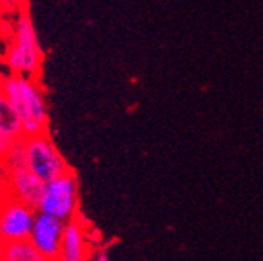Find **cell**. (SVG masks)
Returning <instances> with one entry per match:
<instances>
[{"instance_id": "1", "label": "cell", "mask_w": 263, "mask_h": 261, "mask_svg": "<svg viewBox=\"0 0 263 261\" xmlns=\"http://www.w3.org/2000/svg\"><path fill=\"white\" fill-rule=\"evenodd\" d=\"M2 94L7 97L21 117L24 136H33L47 132V104L36 77L11 74L4 80Z\"/></svg>"}, {"instance_id": "2", "label": "cell", "mask_w": 263, "mask_h": 261, "mask_svg": "<svg viewBox=\"0 0 263 261\" xmlns=\"http://www.w3.org/2000/svg\"><path fill=\"white\" fill-rule=\"evenodd\" d=\"M43 50L38 43L35 27L28 16L22 11L14 25V39L5 55V64L11 74L36 77L41 71Z\"/></svg>"}, {"instance_id": "3", "label": "cell", "mask_w": 263, "mask_h": 261, "mask_svg": "<svg viewBox=\"0 0 263 261\" xmlns=\"http://www.w3.org/2000/svg\"><path fill=\"white\" fill-rule=\"evenodd\" d=\"M22 139L27 168L44 183L72 171L47 132L33 136H24Z\"/></svg>"}, {"instance_id": "4", "label": "cell", "mask_w": 263, "mask_h": 261, "mask_svg": "<svg viewBox=\"0 0 263 261\" xmlns=\"http://www.w3.org/2000/svg\"><path fill=\"white\" fill-rule=\"evenodd\" d=\"M77 207L79 183L76 174L71 171L44 183L36 211L46 213L66 222L76 216Z\"/></svg>"}, {"instance_id": "5", "label": "cell", "mask_w": 263, "mask_h": 261, "mask_svg": "<svg viewBox=\"0 0 263 261\" xmlns=\"http://www.w3.org/2000/svg\"><path fill=\"white\" fill-rule=\"evenodd\" d=\"M63 230H64V220L49 216L46 213L36 211L28 239L43 255L44 261L60 259Z\"/></svg>"}, {"instance_id": "6", "label": "cell", "mask_w": 263, "mask_h": 261, "mask_svg": "<svg viewBox=\"0 0 263 261\" xmlns=\"http://www.w3.org/2000/svg\"><path fill=\"white\" fill-rule=\"evenodd\" d=\"M36 210L16 199L0 207V243L27 239Z\"/></svg>"}, {"instance_id": "7", "label": "cell", "mask_w": 263, "mask_h": 261, "mask_svg": "<svg viewBox=\"0 0 263 261\" xmlns=\"http://www.w3.org/2000/svg\"><path fill=\"white\" fill-rule=\"evenodd\" d=\"M7 171H8V182H10L13 199L36 210L44 189V182L33 174L27 168V165L13 166L8 168Z\"/></svg>"}, {"instance_id": "8", "label": "cell", "mask_w": 263, "mask_h": 261, "mask_svg": "<svg viewBox=\"0 0 263 261\" xmlns=\"http://www.w3.org/2000/svg\"><path fill=\"white\" fill-rule=\"evenodd\" d=\"M89 258L86 238H85V227L76 216L64 222V230L61 238L60 259L61 261H83Z\"/></svg>"}, {"instance_id": "9", "label": "cell", "mask_w": 263, "mask_h": 261, "mask_svg": "<svg viewBox=\"0 0 263 261\" xmlns=\"http://www.w3.org/2000/svg\"><path fill=\"white\" fill-rule=\"evenodd\" d=\"M0 259L2 261H44L36 247L27 239L0 243Z\"/></svg>"}, {"instance_id": "10", "label": "cell", "mask_w": 263, "mask_h": 261, "mask_svg": "<svg viewBox=\"0 0 263 261\" xmlns=\"http://www.w3.org/2000/svg\"><path fill=\"white\" fill-rule=\"evenodd\" d=\"M0 133H5L14 139L24 138L21 117L4 94H0Z\"/></svg>"}, {"instance_id": "11", "label": "cell", "mask_w": 263, "mask_h": 261, "mask_svg": "<svg viewBox=\"0 0 263 261\" xmlns=\"http://www.w3.org/2000/svg\"><path fill=\"white\" fill-rule=\"evenodd\" d=\"M27 0H0V7H7V8H17L24 7Z\"/></svg>"}, {"instance_id": "12", "label": "cell", "mask_w": 263, "mask_h": 261, "mask_svg": "<svg viewBox=\"0 0 263 261\" xmlns=\"http://www.w3.org/2000/svg\"><path fill=\"white\" fill-rule=\"evenodd\" d=\"M4 80H5V77L2 75V72H0V94H2V89H4Z\"/></svg>"}, {"instance_id": "13", "label": "cell", "mask_w": 263, "mask_h": 261, "mask_svg": "<svg viewBox=\"0 0 263 261\" xmlns=\"http://www.w3.org/2000/svg\"><path fill=\"white\" fill-rule=\"evenodd\" d=\"M0 163H2V158H0Z\"/></svg>"}]
</instances>
